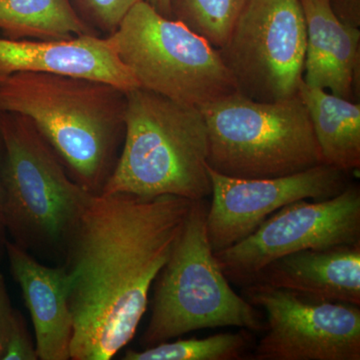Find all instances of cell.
Instances as JSON below:
<instances>
[{
	"instance_id": "16",
	"label": "cell",
	"mask_w": 360,
	"mask_h": 360,
	"mask_svg": "<svg viewBox=\"0 0 360 360\" xmlns=\"http://www.w3.org/2000/svg\"><path fill=\"white\" fill-rule=\"evenodd\" d=\"M321 149L322 163L349 174L360 167V104L302 82L298 89Z\"/></svg>"
},
{
	"instance_id": "13",
	"label": "cell",
	"mask_w": 360,
	"mask_h": 360,
	"mask_svg": "<svg viewBox=\"0 0 360 360\" xmlns=\"http://www.w3.org/2000/svg\"><path fill=\"white\" fill-rule=\"evenodd\" d=\"M9 267L20 285L35 333L39 359H70L73 319L65 265L49 266L14 243L6 241Z\"/></svg>"
},
{
	"instance_id": "17",
	"label": "cell",
	"mask_w": 360,
	"mask_h": 360,
	"mask_svg": "<svg viewBox=\"0 0 360 360\" xmlns=\"http://www.w3.org/2000/svg\"><path fill=\"white\" fill-rule=\"evenodd\" d=\"M0 30L14 40L101 37L78 15L70 0H0Z\"/></svg>"
},
{
	"instance_id": "3",
	"label": "cell",
	"mask_w": 360,
	"mask_h": 360,
	"mask_svg": "<svg viewBox=\"0 0 360 360\" xmlns=\"http://www.w3.org/2000/svg\"><path fill=\"white\" fill-rule=\"evenodd\" d=\"M207 158L200 108L136 87L127 91L122 153L101 193L206 200L212 194Z\"/></svg>"
},
{
	"instance_id": "10",
	"label": "cell",
	"mask_w": 360,
	"mask_h": 360,
	"mask_svg": "<svg viewBox=\"0 0 360 360\" xmlns=\"http://www.w3.org/2000/svg\"><path fill=\"white\" fill-rule=\"evenodd\" d=\"M243 295L265 316L253 359H360V307L309 300L262 283L245 285Z\"/></svg>"
},
{
	"instance_id": "9",
	"label": "cell",
	"mask_w": 360,
	"mask_h": 360,
	"mask_svg": "<svg viewBox=\"0 0 360 360\" xmlns=\"http://www.w3.org/2000/svg\"><path fill=\"white\" fill-rule=\"evenodd\" d=\"M359 243L360 188L348 184L335 198L283 206L248 238L214 255L229 281L248 285L267 265L285 255Z\"/></svg>"
},
{
	"instance_id": "18",
	"label": "cell",
	"mask_w": 360,
	"mask_h": 360,
	"mask_svg": "<svg viewBox=\"0 0 360 360\" xmlns=\"http://www.w3.org/2000/svg\"><path fill=\"white\" fill-rule=\"evenodd\" d=\"M250 330L219 333L205 338L165 341L143 350L127 349L124 360H239L251 345Z\"/></svg>"
},
{
	"instance_id": "1",
	"label": "cell",
	"mask_w": 360,
	"mask_h": 360,
	"mask_svg": "<svg viewBox=\"0 0 360 360\" xmlns=\"http://www.w3.org/2000/svg\"><path fill=\"white\" fill-rule=\"evenodd\" d=\"M194 200L94 194L66 245L70 359L110 360L134 338Z\"/></svg>"
},
{
	"instance_id": "5",
	"label": "cell",
	"mask_w": 360,
	"mask_h": 360,
	"mask_svg": "<svg viewBox=\"0 0 360 360\" xmlns=\"http://www.w3.org/2000/svg\"><path fill=\"white\" fill-rule=\"evenodd\" d=\"M207 201L194 200L167 264L156 278L142 348L205 328L264 333V312L229 284L210 245Z\"/></svg>"
},
{
	"instance_id": "15",
	"label": "cell",
	"mask_w": 360,
	"mask_h": 360,
	"mask_svg": "<svg viewBox=\"0 0 360 360\" xmlns=\"http://www.w3.org/2000/svg\"><path fill=\"white\" fill-rule=\"evenodd\" d=\"M253 283L319 302L360 307V243L285 255L267 265Z\"/></svg>"
},
{
	"instance_id": "24",
	"label": "cell",
	"mask_w": 360,
	"mask_h": 360,
	"mask_svg": "<svg viewBox=\"0 0 360 360\" xmlns=\"http://www.w3.org/2000/svg\"><path fill=\"white\" fill-rule=\"evenodd\" d=\"M4 184H2L1 176V165H0V255L2 251H6V220H4Z\"/></svg>"
},
{
	"instance_id": "12",
	"label": "cell",
	"mask_w": 360,
	"mask_h": 360,
	"mask_svg": "<svg viewBox=\"0 0 360 360\" xmlns=\"http://www.w3.org/2000/svg\"><path fill=\"white\" fill-rule=\"evenodd\" d=\"M44 72L89 78L129 91L139 87L108 37L84 35L65 40L0 37V77Z\"/></svg>"
},
{
	"instance_id": "6",
	"label": "cell",
	"mask_w": 360,
	"mask_h": 360,
	"mask_svg": "<svg viewBox=\"0 0 360 360\" xmlns=\"http://www.w3.org/2000/svg\"><path fill=\"white\" fill-rule=\"evenodd\" d=\"M208 131L207 165L236 179H271L322 163L300 96L274 103L239 92L201 106Z\"/></svg>"
},
{
	"instance_id": "22",
	"label": "cell",
	"mask_w": 360,
	"mask_h": 360,
	"mask_svg": "<svg viewBox=\"0 0 360 360\" xmlns=\"http://www.w3.org/2000/svg\"><path fill=\"white\" fill-rule=\"evenodd\" d=\"M14 309L7 293L6 281L0 271V360L6 352L9 331L13 323Z\"/></svg>"
},
{
	"instance_id": "21",
	"label": "cell",
	"mask_w": 360,
	"mask_h": 360,
	"mask_svg": "<svg viewBox=\"0 0 360 360\" xmlns=\"http://www.w3.org/2000/svg\"><path fill=\"white\" fill-rule=\"evenodd\" d=\"M37 359H39L37 347L26 326L25 317L20 311L14 309L13 323L2 360Z\"/></svg>"
},
{
	"instance_id": "8",
	"label": "cell",
	"mask_w": 360,
	"mask_h": 360,
	"mask_svg": "<svg viewBox=\"0 0 360 360\" xmlns=\"http://www.w3.org/2000/svg\"><path fill=\"white\" fill-rule=\"evenodd\" d=\"M219 51L243 96L262 103L297 96L307 51L302 2L246 0Z\"/></svg>"
},
{
	"instance_id": "25",
	"label": "cell",
	"mask_w": 360,
	"mask_h": 360,
	"mask_svg": "<svg viewBox=\"0 0 360 360\" xmlns=\"http://www.w3.org/2000/svg\"><path fill=\"white\" fill-rule=\"evenodd\" d=\"M149 6L155 8L158 13L165 18H170L169 0H144Z\"/></svg>"
},
{
	"instance_id": "20",
	"label": "cell",
	"mask_w": 360,
	"mask_h": 360,
	"mask_svg": "<svg viewBox=\"0 0 360 360\" xmlns=\"http://www.w3.org/2000/svg\"><path fill=\"white\" fill-rule=\"evenodd\" d=\"M82 20L99 35L115 32L125 14L139 0H70Z\"/></svg>"
},
{
	"instance_id": "11",
	"label": "cell",
	"mask_w": 360,
	"mask_h": 360,
	"mask_svg": "<svg viewBox=\"0 0 360 360\" xmlns=\"http://www.w3.org/2000/svg\"><path fill=\"white\" fill-rule=\"evenodd\" d=\"M212 182V202L206 226L212 250L236 245L257 231L267 217L291 202L326 200L347 188L348 174L330 165L271 179H236L207 165Z\"/></svg>"
},
{
	"instance_id": "7",
	"label": "cell",
	"mask_w": 360,
	"mask_h": 360,
	"mask_svg": "<svg viewBox=\"0 0 360 360\" xmlns=\"http://www.w3.org/2000/svg\"><path fill=\"white\" fill-rule=\"evenodd\" d=\"M105 37L141 89L198 108L236 91L219 49L144 0Z\"/></svg>"
},
{
	"instance_id": "4",
	"label": "cell",
	"mask_w": 360,
	"mask_h": 360,
	"mask_svg": "<svg viewBox=\"0 0 360 360\" xmlns=\"http://www.w3.org/2000/svg\"><path fill=\"white\" fill-rule=\"evenodd\" d=\"M4 220L13 243L28 252L65 255L94 194L78 186L34 124L0 112Z\"/></svg>"
},
{
	"instance_id": "26",
	"label": "cell",
	"mask_w": 360,
	"mask_h": 360,
	"mask_svg": "<svg viewBox=\"0 0 360 360\" xmlns=\"http://www.w3.org/2000/svg\"><path fill=\"white\" fill-rule=\"evenodd\" d=\"M4 77H0V82H2V80H4Z\"/></svg>"
},
{
	"instance_id": "23",
	"label": "cell",
	"mask_w": 360,
	"mask_h": 360,
	"mask_svg": "<svg viewBox=\"0 0 360 360\" xmlns=\"http://www.w3.org/2000/svg\"><path fill=\"white\" fill-rule=\"evenodd\" d=\"M329 8L343 25L359 28L360 0H328Z\"/></svg>"
},
{
	"instance_id": "19",
	"label": "cell",
	"mask_w": 360,
	"mask_h": 360,
	"mask_svg": "<svg viewBox=\"0 0 360 360\" xmlns=\"http://www.w3.org/2000/svg\"><path fill=\"white\" fill-rule=\"evenodd\" d=\"M246 0H169L170 18L219 49L231 34Z\"/></svg>"
},
{
	"instance_id": "14",
	"label": "cell",
	"mask_w": 360,
	"mask_h": 360,
	"mask_svg": "<svg viewBox=\"0 0 360 360\" xmlns=\"http://www.w3.org/2000/svg\"><path fill=\"white\" fill-rule=\"evenodd\" d=\"M307 25L303 82L359 103L360 30L343 25L328 0H300Z\"/></svg>"
},
{
	"instance_id": "2",
	"label": "cell",
	"mask_w": 360,
	"mask_h": 360,
	"mask_svg": "<svg viewBox=\"0 0 360 360\" xmlns=\"http://www.w3.org/2000/svg\"><path fill=\"white\" fill-rule=\"evenodd\" d=\"M127 91L115 85L44 72H18L0 82V112L25 116L68 175L101 194L125 132Z\"/></svg>"
}]
</instances>
